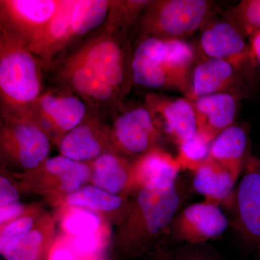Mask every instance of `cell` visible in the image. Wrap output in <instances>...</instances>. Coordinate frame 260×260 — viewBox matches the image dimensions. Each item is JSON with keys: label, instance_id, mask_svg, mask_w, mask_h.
Wrapping results in <instances>:
<instances>
[{"label": "cell", "instance_id": "3957f363", "mask_svg": "<svg viewBox=\"0 0 260 260\" xmlns=\"http://www.w3.org/2000/svg\"><path fill=\"white\" fill-rule=\"evenodd\" d=\"M45 69L28 44L0 30L1 118H30L47 87Z\"/></svg>", "mask_w": 260, "mask_h": 260}, {"label": "cell", "instance_id": "4dcf8cb0", "mask_svg": "<svg viewBox=\"0 0 260 260\" xmlns=\"http://www.w3.org/2000/svg\"><path fill=\"white\" fill-rule=\"evenodd\" d=\"M99 245V239L95 234L75 237L73 242V249L80 254L94 252Z\"/></svg>", "mask_w": 260, "mask_h": 260}, {"label": "cell", "instance_id": "d590c367", "mask_svg": "<svg viewBox=\"0 0 260 260\" xmlns=\"http://www.w3.org/2000/svg\"><path fill=\"white\" fill-rule=\"evenodd\" d=\"M259 249H260V246H259Z\"/></svg>", "mask_w": 260, "mask_h": 260}, {"label": "cell", "instance_id": "484cf974", "mask_svg": "<svg viewBox=\"0 0 260 260\" xmlns=\"http://www.w3.org/2000/svg\"><path fill=\"white\" fill-rule=\"evenodd\" d=\"M42 235L37 231L22 234L0 248L6 260H39Z\"/></svg>", "mask_w": 260, "mask_h": 260}, {"label": "cell", "instance_id": "603a6c76", "mask_svg": "<svg viewBox=\"0 0 260 260\" xmlns=\"http://www.w3.org/2000/svg\"><path fill=\"white\" fill-rule=\"evenodd\" d=\"M46 170L57 177L61 187L68 192L81 189L90 176V168L85 162L75 161L63 155L48 158L44 162Z\"/></svg>", "mask_w": 260, "mask_h": 260}, {"label": "cell", "instance_id": "52a82bcc", "mask_svg": "<svg viewBox=\"0 0 260 260\" xmlns=\"http://www.w3.org/2000/svg\"><path fill=\"white\" fill-rule=\"evenodd\" d=\"M91 109L81 98L71 92L47 86L38 99L29 119L58 142L81 124Z\"/></svg>", "mask_w": 260, "mask_h": 260}, {"label": "cell", "instance_id": "7c38bea8", "mask_svg": "<svg viewBox=\"0 0 260 260\" xmlns=\"http://www.w3.org/2000/svg\"><path fill=\"white\" fill-rule=\"evenodd\" d=\"M253 90L230 63L203 56L195 64L186 97L194 100L212 94L230 93L245 99L252 95Z\"/></svg>", "mask_w": 260, "mask_h": 260}, {"label": "cell", "instance_id": "d6a6232c", "mask_svg": "<svg viewBox=\"0 0 260 260\" xmlns=\"http://www.w3.org/2000/svg\"><path fill=\"white\" fill-rule=\"evenodd\" d=\"M23 207L18 202L2 206L0 208V222L1 223L18 218L23 213Z\"/></svg>", "mask_w": 260, "mask_h": 260}, {"label": "cell", "instance_id": "2e32d148", "mask_svg": "<svg viewBox=\"0 0 260 260\" xmlns=\"http://www.w3.org/2000/svg\"><path fill=\"white\" fill-rule=\"evenodd\" d=\"M242 98L220 93L198 98L192 101L198 133L213 142L220 133L235 124Z\"/></svg>", "mask_w": 260, "mask_h": 260}, {"label": "cell", "instance_id": "5b68a950", "mask_svg": "<svg viewBox=\"0 0 260 260\" xmlns=\"http://www.w3.org/2000/svg\"><path fill=\"white\" fill-rule=\"evenodd\" d=\"M177 183L160 179L141 186L132 220V240L143 242L172 225L184 201Z\"/></svg>", "mask_w": 260, "mask_h": 260}, {"label": "cell", "instance_id": "83f0119b", "mask_svg": "<svg viewBox=\"0 0 260 260\" xmlns=\"http://www.w3.org/2000/svg\"><path fill=\"white\" fill-rule=\"evenodd\" d=\"M100 220L95 214L88 210H78L70 213L64 221L67 232L75 237L89 235L96 232Z\"/></svg>", "mask_w": 260, "mask_h": 260}, {"label": "cell", "instance_id": "e0dca14e", "mask_svg": "<svg viewBox=\"0 0 260 260\" xmlns=\"http://www.w3.org/2000/svg\"><path fill=\"white\" fill-rule=\"evenodd\" d=\"M76 0H61L60 7L29 47L46 66L70 46L72 15Z\"/></svg>", "mask_w": 260, "mask_h": 260}, {"label": "cell", "instance_id": "4fadbf2b", "mask_svg": "<svg viewBox=\"0 0 260 260\" xmlns=\"http://www.w3.org/2000/svg\"><path fill=\"white\" fill-rule=\"evenodd\" d=\"M243 172L234 197V225L260 246V158L248 154Z\"/></svg>", "mask_w": 260, "mask_h": 260}, {"label": "cell", "instance_id": "277c9868", "mask_svg": "<svg viewBox=\"0 0 260 260\" xmlns=\"http://www.w3.org/2000/svg\"><path fill=\"white\" fill-rule=\"evenodd\" d=\"M213 9L207 0H150L137 21L135 38L184 40L204 26Z\"/></svg>", "mask_w": 260, "mask_h": 260}, {"label": "cell", "instance_id": "f546056e", "mask_svg": "<svg viewBox=\"0 0 260 260\" xmlns=\"http://www.w3.org/2000/svg\"><path fill=\"white\" fill-rule=\"evenodd\" d=\"M166 260H219L215 256L200 250L198 248L185 247L177 249L169 254Z\"/></svg>", "mask_w": 260, "mask_h": 260}, {"label": "cell", "instance_id": "30bf717a", "mask_svg": "<svg viewBox=\"0 0 260 260\" xmlns=\"http://www.w3.org/2000/svg\"><path fill=\"white\" fill-rule=\"evenodd\" d=\"M3 151L26 169H34L47 160L50 138L30 119L1 118Z\"/></svg>", "mask_w": 260, "mask_h": 260}, {"label": "cell", "instance_id": "ffe728a7", "mask_svg": "<svg viewBox=\"0 0 260 260\" xmlns=\"http://www.w3.org/2000/svg\"><path fill=\"white\" fill-rule=\"evenodd\" d=\"M181 171L182 168L177 158L155 147L140 156L133 174L142 186L155 179L177 181Z\"/></svg>", "mask_w": 260, "mask_h": 260}, {"label": "cell", "instance_id": "ac0fdd59", "mask_svg": "<svg viewBox=\"0 0 260 260\" xmlns=\"http://www.w3.org/2000/svg\"><path fill=\"white\" fill-rule=\"evenodd\" d=\"M248 144L247 130L240 124H234L213 140L208 159L226 168L239 177L249 154Z\"/></svg>", "mask_w": 260, "mask_h": 260}, {"label": "cell", "instance_id": "4316f807", "mask_svg": "<svg viewBox=\"0 0 260 260\" xmlns=\"http://www.w3.org/2000/svg\"><path fill=\"white\" fill-rule=\"evenodd\" d=\"M211 143L197 132L194 136L178 145L177 159L182 170L194 172L208 158Z\"/></svg>", "mask_w": 260, "mask_h": 260}, {"label": "cell", "instance_id": "44dd1931", "mask_svg": "<svg viewBox=\"0 0 260 260\" xmlns=\"http://www.w3.org/2000/svg\"><path fill=\"white\" fill-rule=\"evenodd\" d=\"M112 2L113 0H76L72 15L69 47L105 23Z\"/></svg>", "mask_w": 260, "mask_h": 260}, {"label": "cell", "instance_id": "7a4b0ae2", "mask_svg": "<svg viewBox=\"0 0 260 260\" xmlns=\"http://www.w3.org/2000/svg\"><path fill=\"white\" fill-rule=\"evenodd\" d=\"M196 55L194 47L185 40L135 38L132 59L133 85L159 93L176 90L186 96Z\"/></svg>", "mask_w": 260, "mask_h": 260}, {"label": "cell", "instance_id": "8fae6325", "mask_svg": "<svg viewBox=\"0 0 260 260\" xmlns=\"http://www.w3.org/2000/svg\"><path fill=\"white\" fill-rule=\"evenodd\" d=\"M160 133L167 135L178 145L198 132L192 101L159 92H149L143 99Z\"/></svg>", "mask_w": 260, "mask_h": 260}, {"label": "cell", "instance_id": "1f68e13d", "mask_svg": "<svg viewBox=\"0 0 260 260\" xmlns=\"http://www.w3.org/2000/svg\"><path fill=\"white\" fill-rule=\"evenodd\" d=\"M18 199L16 188L6 178H0V206L15 203Z\"/></svg>", "mask_w": 260, "mask_h": 260}, {"label": "cell", "instance_id": "ba28073f", "mask_svg": "<svg viewBox=\"0 0 260 260\" xmlns=\"http://www.w3.org/2000/svg\"><path fill=\"white\" fill-rule=\"evenodd\" d=\"M110 115L114 121L111 136L121 150L141 156L155 148L160 133L144 102H130L126 98Z\"/></svg>", "mask_w": 260, "mask_h": 260}, {"label": "cell", "instance_id": "9c48e42d", "mask_svg": "<svg viewBox=\"0 0 260 260\" xmlns=\"http://www.w3.org/2000/svg\"><path fill=\"white\" fill-rule=\"evenodd\" d=\"M61 0H0V30L30 45L56 14Z\"/></svg>", "mask_w": 260, "mask_h": 260}, {"label": "cell", "instance_id": "7402d4cb", "mask_svg": "<svg viewBox=\"0 0 260 260\" xmlns=\"http://www.w3.org/2000/svg\"><path fill=\"white\" fill-rule=\"evenodd\" d=\"M92 181L98 187L117 194L129 181L127 166L115 154L106 153L94 160Z\"/></svg>", "mask_w": 260, "mask_h": 260}, {"label": "cell", "instance_id": "9a60e30c", "mask_svg": "<svg viewBox=\"0 0 260 260\" xmlns=\"http://www.w3.org/2000/svg\"><path fill=\"white\" fill-rule=\"evenodd\" d=\"M101 114L90 112L85 120L63 137L59 142L61 155L85 162L95 160L104 153L107 131Z\"/></svg>", "mask_w": 260, "mask_h": 260}, {"label": "cell", "instance_id": "d4e9b609", "mask_svg": "<svg viewBox=\"0 0 260 260\" xmlns=\"http://www.w3.org/2000/svg\"><path fill=\"white\" fill-rule=\"evenodd\" d=\"M224 18L232 23L244 37L260 31V0H243L230 8Z\"/></svg>", "mask_w": 260, "mask_h": 260}, {"label": "cell", "instance_id": "5bb4252c", "mask_svg": "<svg viewBox=\"0 0 260 260\" xmlns=\"http://www.w3.org/2000/svg\"><path fill=\"white\" fill-rule=\"evenodd\" d=\"M229 224L219 205L205 200L180 210L172 225L177 241L200 245L220 237Z\"/></svg>", "mask_w": 260, "mask_h": 260}, {"label": "cell", "instance_id": "6da1fadb", "mask_svg": "<svg viewBox=\"0 0 260 260\" xmlns=\"http://www.w3.org/2000/svg\"><path fill=\"white\" fill-rule=\"evenodd\" d=\"M138 19L127 0H113L105 23L52 61L73 67L93 88L115 92L124 100L134 86L132 59Z\"/></svg>", "mask_w": 260, "mask_h": 260}, {"label": "cell", "instance_id": "f1b7e54d", "mask_svg": "<svg viewBox=\"0 0 260 260\" xmlns=\"http://www.w3.org/2000/svg\"><path fill=\"white\" fill-rule=\"evenodd\" d=\"M34 225V219L26 216L16 219L3 229L0 237V248L3 247L12 239L30 232Z\"/></svg>", "mask_w": 260, "mask_h": 260}, {"label": "cell", "instance_id": "cb8c5ba5", "mask_svg": "<svg viewBox=\"0 0 260 260\" xmlns=\"http://www.w3.org/2000/svg\"><path fill=\"white\" fill-rule=\"evenodd\" d=\"M67 200L72 206L99 211L115 210L122 203L120 197L95 185L85 186L71 193Z\"/></svg>", "mask_w": 260, "mask_h": 260}, {"label": "cell", "instance_id": "836d02e7", "mask_svg": "<svg viewBox=\"0 0 260 260\" xmlns=\"http://www.w3.org/2000/svg\"><path fill=\"white\" fill-rule=\"evenodd\" d=\"M251 56L254 59L256 68L260 70V31L255 32L249 38Z\"/></svg>", "mask_w": 260, "mask_h": 260}, {"label": "cell", "instance_id": "d6986e66", "mask_svg": "<svg viewBox=\"0 0 260 260\" xmlns=\"http://www.w3.org/2000/svg\"><path fill=\"white\" fill-rule=\"evenodd\" d=\"M192 173L194 191L205 201L218 205L232 194L239 179L229 169L208 158Z\"/></svg>", "mask_w": 260, "mask_h": 260}, {"label": "cell", "instance_id": "8992f818", "mask_svg": "<svg viewBox=\"0 0 260 260\" xmlns=\"http://www.w3.org/2000/svg\"><path fill=\"white\" fill-rule=\"evenodd\" d=\"M200 47L203 56L230 63L254 88L257 68L245 37L232 23L225 18L207 22L202 28Z\"/></svg>", "mask_w": 260, "mask_h": 260}, {"label": "cell", "instance_id": "e575fe53", "mask_svg": "<svg viewBox=\"0 0 260 260\" xmlns=\"http://www.w3.org/2000/svg\"><path fill=\"white\" fill-rule=\"evenodd\" d=\"M50 260H77L73 254L64 249H56L51 254Z\"/></svg>", "mask_w": 260, "mask_h": 260}]
</instances>
